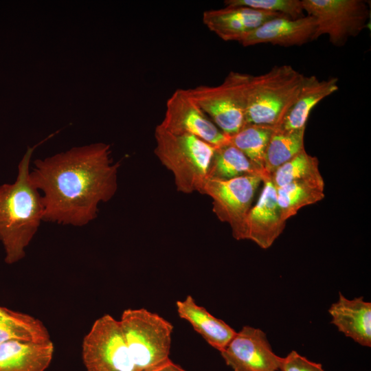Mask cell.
I'll return each instance as SVG.
<instances>
[{
  "mask_svg": "<svg viewBox=\"0 0 371 371\" xmlns=\"http://www.w3.org/2000/svg\"><path fill=\"white\" fill-rule=\"evenodd\" d=\"M31 183L43 192V221L83 226L97 218L98 205L117 189L119 162L109 144L99 142L73 147L34 161Z\"/></svg>",
  "mask_w": 371,
  "mask_h": 371,
  "instance_id": "obj_1",
  "label": "cell"
},
{
  "mask_svg": "<svg viewBox=\"0 0 371 371\" xmlns=\"http://www.w3.org/2000/svg\"><path fill=\"white\" fill-rule=\"evenodd\" d=\"M57 133L32 147L28 146L18 165L14 183L0 186V241L5 250V262L8 265L25 256V249L43 221L41 195L29 178L30 163L34 149Z\"/></svg>",
  "mask_w": 371,
  "mask_h": 371,
  "instance_id": "obj_2",
  "label": "cell"
},
{
  "mask_svg": "<svg viewBox=\"0 0 371 371\" xmlns=\"http://www.w3.org/2000/svg\"><path fill=\"white\" fill-rule=\"evenodd\" d=\"M154 153L170 170L177 190L184 194L200 192L207 177L216 147L190 134H175L158 124Z\"/></svg>",
  "mask_w": 371,
  "mask_h": 371,
  "instance_id": "obj_3",
  "label": "cell"
},
{
  "mask_svg": "<svg viewBox=\"0 0 371 371\" xmlns=\"http://www.w3.org/2000/svg\"><path fill=\"white\" fill-rule=\"evenodd\" d=\"M305 76L289 65L250 75L247 87L246 124L276 127L295 102Z\"/></svg>",
  "mask_w": 371,
  "mask_h": 371,
  "instance_id": "obj_4",
  "label": "cell"
},
{
  "mask_svg": "<svg viewBox=\"0 0 371 371\" xmlns=\"http://www.w3.org/2000/svg\"><path fill=\"white\" fill-rule=\"evenodd\" d=\"M119 322L137 371H149L170 359L171 323L145 308L126 309Z\"/></svg>",
  "mask_w": 371,
  "mask_h": 371,
  "instance_id": "obj_5",
  "label": "cell"
},
{
  "mask_svg": "<svg viewBox=\"0 0 371 371\" xmlns=\"http://www.w3.org/2000/svg\"><path fill=\"white\" fill-rule=\"evenodd\" d=\"M249 76L230 71L219 85H200L187 91L214 124L229 136L246 124Z\"/></svg>",
  "mask_w": 371,
  "mask_h": 371,
  "instance_id": "obj_6",
  "label": "cell"
},
{
  "mask_svg": "<svg viewBox=\"0 0 371 371\" xmlns=\"http://www.w3.org/2000/svg\"><path fill=\"white\" fill-rule=\"evenodd\" d=\"M302 3L306 15L315 19V39L327 35L336 47L357 36L370 18V6L363 0H302Z\"/></svg>",
  "mask_w": 371,
  "mask_h": 371,
  "instance_id": "obj_7",
  "label": "cell"
},
{
  "mask_svg": "<svg viewBox=\"0 0 371 371\" xmlns=\"http://www.w3.org/2000/svg\"><path fill=\"white\" fill-rule=\"evenodd\" d=\"M82 357L87 371H137L120 322L106 314L84 337Z\"/></svg>",
  "mask_w": 371,
  "mask_h": 371,
  "instance_id": "obj_8",
  "label": "cell"
},
{
  "mask_svg": "<svg viewBox=\"0 0 371 371\" xmlns=\"http://www.w3.org/2000/svg\"><path fill=\"white\" fill-rule=\"evenodd\" d=\"M263 179L245 175L229 179L207 178L199 193L209 196L212 211L222 222L229 225L236 240H243L244 225L260 185Z\"/></svg>",
  "mask_w": 371,
  "mask_h": 371,
  "instance_id": "obj_9",
  "label": "cell"
},
{
  "mask_svg": "<svg viewBox=\"0 0 371 371\" xmlns=\"http://www.w3.org/2000/svg\"><path fill=\"white\" fill-rule=\"evenodd\" d=\"M159 125L175 134L198 137L216 148L228 144V135L214 124L187 89H178L168 99Z\"/></svg>",
  "mask_w": 371,
  "mask_h": 371,
  "instance_id": "obj_10",
  "label": "cell"
},
{
  "mask_svg": "<svg viewBox=\"0 0 371 371\" xmlns=\"http://www.w3.org/2000/svg\"><path fill=\"white\" fill-rule=\"evenodd\" d=\"M220 352L234 371H277L282 358L273 352L265 332L249 326L236 332Z\"/></svg>",
  "mask_w": 371,
  "mask_h": 371,
  "instance_id": "obj_11",
  "label": "cell"
},
{
  "mask_svg": "<svg viewBox=\"0 0 371 371\" xmlns=\"http://www.w3.org/2000/svg\"><path fill=\"white\" fill-rule=\"evenodd\" d=\"M263 183L257 202L251 207L245 218L243 240H250L262 249H267L282 234L286 221L281 217L276 188L271 179L264 181Z\"/></svg>",
  "mask_w": 371,
  "mask_h": 371,
  "instance_id": "obj_12",
  "label": "cell"
},
{
  "mask_svg": "<svg viewBox=\"0 0 371 371\" xmlns=\"http://www.w3.org/2000/svg\"><path fill=\"white\" fill-rule=\"evenodd\" d=\"M282 16L284 15L245 6L225 5L205 11L202 20L205 26L222 40L240 43L265 22Z\"/></svg>",
  "mask_w": 371,
  "mask_h": 371,
  "instance_id": "obj_13",
  "label": "cell"
},
{
  "mask_svg": "<svg viewBox=\"0 0 371 371\" xmlns=\"http://www.w3.org/2000/svg\"><path fill=\"white\" fill-rule=\"evenodd\" d=\"M315 19L308 15L297 19L282 16L271 19L246 36L240 43L244 47L271 44L281 47L301 46L315 41Z\"/></svg>",
  "mask_w": 371,
  "mask_h": 371,
  "instance_id": "obj_14",
  "label": "cell"
},
{
  "mask_svg": "<svg viewBox=\"0 0 371 371\" xmlns=\"http://www.w3.org/2000/svg\"><path fill=\"white\" fill-rule=\"evenodd\" d=\"M330 322L346 337L363 346H371V303L363 296L348 300L339 292L338 300L328 309Z\"/></svg>",
  "mask_w": 371,
  "mask_h": 371,
  "instance_id": "obj_15",
  "label": "cell"
},
{
  "mask_svg": "<svg viewBox=\"0 0 371 371\" xmlns=\"http://www.w3.org/2000/svg\"><path fill=\"white\" fill-rule=\"evenodd\" d=\"M50 340H12L0 344V371H45L54 354Z\"/></svg>",
  "mask_w": 371,
  "mask_h": 371,
  "instance_id": "obj_16",
  "label": "cell"
},
{
  "mask_svg": "<svg viewBox=\"0 0 371 371\" xmlns=\"http://www.w3.org/2000/svg\"><path fill=\"white\" fill-rule=\"evenodd\" d=\"M338 89L337 78L319 80L315 76H305L297 98L276 127L288 130L306 128L311 110Z\"/></svg>",
  "mask_w": 371,
  "mask_h": 371,
  "instance_id": "obj_17",
  "label": "cell"
},
{
  "mask_svg": "<svg viewBox=\"0 0 371 371\" xmlns=\"http://www.w3.org/2000/svg\"><path fill=\"white\" fill-rule=\"evenodd\" d=\"M176 306L179 316L188 322L194 330L219 352L225 348L236 333L225 322L198 305L191 295L177 301Z\"/></svg>",
  "mask_w": 371,
  "mask_h": 371,
  "instance_id": "obj_18",
  "label": "cell"
},
{
  "mask_svg": "<svg viewBox=\"0 0 371 371\" xmlns=\"http://www.w3.org/2000/svg\"><path fill=\"white\" fill-rule=\"evenodd\" d=\"M245 175L259 176L263 181L270 179L233 145L228 143L216 148L207 178L229 179Z\"/></svg>",
  "mask_w": 371,
  "mask_h": 371,
  "instance_id": "obj_19",
  "label": "cell"
},
{
  "mask_svg": "<svg viewBox=\"0 0 371 371\" xmlns=\"http://www.w3.org/2000/svg\"><path fill=\"white\" fill-rule=\"evenodd\" d=\"M305 128L274 127L265 155V170L269 177L278 168L304 150Z\"/></svg>",
  "mask_w": 371,
  "mask_h": 371,
  "instance_id": "obj_20",
  "label": "cell"
},
{
  "mask_svg": "<svg viewBox=\"0 0 371 371\" xmlns=\"http://www.w3.org/2000/svg\"><path fill=\"white\" fill-rule=\"evenodd\" d=\"M270 179L276 189L295 182L308 183L324 190L325 186L317 158L305 149L278 168Z\"/></svg>",
  "mask_w": 371,
  "mask_h": 371,
  "instance_id": "obj_21",
  "label": "cell"
},
{
  "mask_svg": "<svg viewBox=\"0 0 371 371\" xmlns=\"http://www.w3.org/2000/svg\"><path fill=\"white\" fill-rule=\"evenodd\" d=\"M274 127L245 124L237 133L228 136V143L243 152L260 170H265V155Z\"/></svg>",
  "mask_w": 371,
  "mask_h": 371,
  "instance_id": "obj_22",
  "label": "cell"
},
{
  "mask_svg": "<svg viewBox=\"0 0 371 371\" xmlns=\"http://www.w3.org/2000/svg\"><path fill=\"white\" fill-rule=\"evenodd\" d=\"M324 190L304 182L291 183L277 188V203L282 220L286 221L302 207L322 201L325 197Z\"/></svg>",
  "mask_w": 371,
  "mask_h": 371,
  "instance_id": "obj_23",
  "label": "cell"
},
{
  "mask_svg": "<svg viewBox=\"0 0 371 371\" xmlns=\"http://www.w3.org/2000/svg\"><path fill=\"white\" fill-rule=\"evenodd\" d=\"M50 339L47 328L37 318L19 312L10 317L0 316V344L12 340L43 341Z\"/></svg>",
  "mask_w": 371,
  "mask_h": 371,
  "instance_id": "obj_24",
  "label": "cell"
},
{
  "mask_svg": "<svg viewBox=\"0 0 371 371\" xmlns=\"http://www.w3.org/2000/svg\"><path fill=\"white\" fill-rule=\"evenodd\" d=\"M225 5L245 6L253 9L278 13L292 19L305 16L302 0H226Z\"/></svg>",
  "mask_w": 371,
  "mask_h": 371,
  "instance_id": "obj_25",
  "label": "cell"
},
{
  "mask_svg": "<svg viewBox=\"0 0 371 371\" xmlns=\"http://www.w3.org/2000/svg\"><path fill=\"white\" fill-rule=\"evenodd\" d=\"M280 371H325L321 363L308 360L295 350L282 357L280 366Z\"/></svg>",
  "mask_w": 371,
  "mask_h": 371,
  "instance_id": "obj_26",
  "label": "cell"
},
{
  "mask_svg": "<svg viewBox=\"0 0 371 371\" xmlns=\"http://www.w3.org/2000/svg\"><path fill=\"white\" fill-rule=\"evenodd\" d=\"M149 371H186L170 359Z\"/></svg>",
  "mask_w": 371,
  "mask_h": 371,
  "instance_id": "obj_27",
  "label": "cell"
},
{
  "mask_svg": "<svg viewBox=\"0 0 371 371\" xmlns=\"http://www.w3.org/2000/svg\"><path fill=\"white\" fill-rule=\"evenodd\" d=\"M15 313V311H11L7 308L0 306V316L10 317Z\"/></svg>",
  "mask_w": 371,
  "mask_h": 371,
  "instance_id": "obj_28",
  "label": "cell"
}]
</instances>
